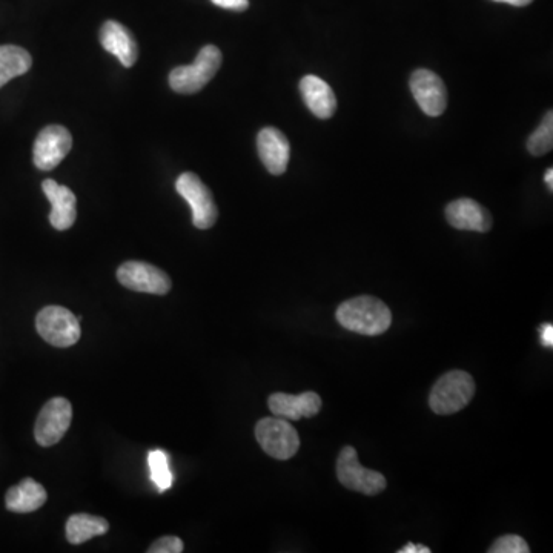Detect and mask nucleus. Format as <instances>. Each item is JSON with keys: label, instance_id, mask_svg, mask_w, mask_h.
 Listing matches in <instances>:
<instances>
[{"label": "nucleus", "instance_id": "20e7f679", "mask_svg": "<svg viewBox=\"0 0 553 553\" xmlns=\"http://www.w3.org/2000/svg\"><path fill=\"white\" fill-rule=\"evenodd\" d=\"M255 438L263 451L275 460H289L300 448L299 432L285 418H263L255 426Z\"/></svg>", "mask_w": 553, "mask_h": 553}, {"label": "nucleus", "instance_id": "4be33fe9", "mask_svg": "<svg viewBox=\"0 0 553 553\" xmlns=\"http://www.w3.org/2000/svg\"><path fill=\"white\" fill-rule=\"evenodd\" d=\"M150 463L151 478L160 492L168 491L173 486V472L169 467L168 455L163 451H153L148 455Z\"/></svg>", "mask_w": 553, "mask_h": 553}, {"label": "nucleus", "instance_id": "6e6552de", "mask_svg": "<svg viewBox=\"0 0 553 553\" xmlns=\"http://www.w3.org/2000/svg\"><path fill=\"white\" fill-rule=\"evenodd\" d=\"M73 420V406L67 398H51L37 417L34 437L42 448H51L62 440Z\"/></svg>", "mask_w": 553, "mask_h": 553}, {"label": "nucleus", "instance_id": "bb28decb", "mask_svg": "<svg viewBox=\"0 0 553 553\" xmlns=\"http://www.w3.org/2000/svg\"><path fill=\"white\" fill-rule=\"evenodd\" d=\"M429 553L431 549L426 546H415V544L409 543L404 549L398 550V553Z\"/></svg>", "mask_w": 553, "mask_h": 553}, {"label": "nucleus", "instance_id": "f03ea898", "mask_svg": "<svg viewBox=\"0 0 553 553\" xmlns=\"http://www.w3.org/2000/svg\"><path fill=\"white\" fill-rule=\"evenodd\" d=\"M222 65V53L214 45H206L196 60L186 67H177L169 74V85L176 93L196 94L211 82Z\"/></svg>", "mask_w": 553, "mask_h": 553}, {"label": "nucleus", "instance_id": "dca6fc26", "mask_svg": "<svg viewBox=\"0 0 553 553\" xmlns=\"http://www.w3.org/2000/svg\"><path fill=\"white\" fill-rule=\"evenodd\" d=\"M446 219L461 231L487 232L492 228V217L484 206L472 199H458L446 208Z\"/></svg>", "mask_w": 553, "mask_h": 553}, {"label": "nucleus", "instance_id": "393cba45", "mask_svg": "<svg viewBox=\"0 0 553 553\" xmlns=\"http://www.w3.org/2000/svg\"><path fill=\"white\" fill-rule=\"evenodd\" d=\"M211 2L217 7L237 11V13H242V11L248 10L249 7V0H211Z\"/></svg>", "mask_w": 553, "mask_h": 553}, {"label": "nucleus", "instance_id": "4468645a", "mask_svg": "<svg viewBox=\"0 0 553 553\" xmlns=\"http://www.w3.org/2000/svg\"><path fill=\"white\" fill-rule=\"evenodd\" d=\"M100 44L108 53L114 54L123 67L131 68L139 59V47L128 28L116 20H108L100 30Z\"/></svg>", "mask_w": 553, "mask_h": 553}, {"label": "nucleus", "instance_id": "7ed1b4c3", "mask_svg": "<svg viewBox=\"0 0 553 553\" xmlns=\"http://www.w3.org/2000/svg\"><path fill=\"white\" fill-rule=\"evenodd\" d=\"M475 395V381L464 371L444 374L432 388L429 404L438 415H451L466 408Z\"/></svg>", "mask_w": 553, "mask_h": 553}, {"label": "nucleus", "instance_id": "f8f14e48", "mask_svg": "<svg viewBox=\"0 0 553 553\" xmlns=\"http://www.w3.org/2000/svg\"><path fill=\"white\" fill-rule=\"evenodd\" d=\"M268 404L275 417L297 421L315 417L322 409L323 401L315 392H303L300 395L277 392L269 397Z\"/></svg>", "mask_w": 553, "mask_h": 553}, {"label": "nucleus", "instance_id": "f3484780", "mask_svg": "<svg viewBox=\"0 0 553 553\" xmlns=\"http://www.w3.org/2000/svg\"><path fill=\"white\" fill-rule=\"evenodd\" d=\"M300 93L305 99L306 106L318 119H331L334 116L337 110V99L325 80L312 74L303 77L300 82Z\"/></svg>", "mask_w": 553, "mask_h": 553}, {"label": "nucleus", "instance_id": "39448f33", "mask_svg": "<svg viewBox=\"0 0 553 553\" xmlns=\"http://www.w3.org/2000/svg\"><path fill=\"white\" fill-rule=\"evenodd\" d=\"M36 328L45 342L56 348H71L80 340V322L62 306H47L37 314Z\"/></svg>", "mask_w": 553, "mask_h": 553}, {"label": "nucleus", "instance_id": "a878e982", "mask_svg": "<svg viewBox=\"0 0 553 553\" xmlns=\"http://www.w3.org/2000/svg\"><path fill=\"white\" fill-rule=\"evenodd\" d=\"M541 342L546 348H552L553 346V328L552 325H543L541 328Z\"/></svg>", "mask_w": 553, "mask_h": 553}, {"label": "nucleus", "instance_id": "1a4fd4ad", "mask_svg": "<svg viewBox=\"0 0 553 553\" xmlns=\"http://www.w3.org/2000/svg\"><path fill=\"white\" fill-rule=\"evenodd\" d=\"M117 280L125 288L146 294L165 295L171 289L168 274L145 262H126L117 269Z\"/></svg>", "mask_w": 553, "mask_h": 553}, {"label": "nucleus", "instance_id": "a211bd4d", "mask_svg": "<svg viewBox=\"0 0 553 553\" xmlns=\"http://www.w3.org/2000/svg\"><path fill=\"white\" fill-rule=\"evenodd\" d=\"M47 498V491L42 484L37 483L33 478H25L7 492L5 506L10 512H16V514H30L44 506Z\"/></svg>", "mask_w": 553, "mask_h": 553}, {"label": "nucleus", "instance_id": "f257e3e1", "mask_svg": "<svg viewBox=\"0 0 553 553\" xmlns=\"http://www.w3.org/2000/svg\"><path fill=\"white\" fill-rule=\"evenodd\" d=\"M335 317L343 328L368 337L385 334L392 323L391 309L371 295H361L342 303Z\"/></svg>", "mask_w": 553, "mask_h": 553}, {"label": "nucleus", "instance_id": "423d86ee", "mask_svg": "<svg viewBox=\"0 0 553 553\" xmlns=\"http://www.w3.org/2000/svg\"><path fill=\"white\" fill-rule=\"evenodd\" d=\"M337 478L349 491L360 492L369 497L381 494L388 486L383 474L361 466L357 451L352 446H346L338 455Z\"/></svg>", "mask_w": 553, "mask_h": 553}, {"label": "nucleus", "instance_id": "b1692460", "mask_svg": "<svg viewBox=\"0 0 553 553\" xmlns=\"http://www.w3.org/2000/svg\"><path fill=\"white\" fill-rule=\"evenodd\" d=\"M183 541L179 537L159 538L156 543L151 544L150 553H180L183 552Z\"/></svg>", "mask_w": 553, "mask_h": 553}, {"label": "nucleus", "instance_id": "aec40b11", "mask_svg": "<svg viewBox=\"0 0 553 553\" xmlns=\"http://www.w3.org/2000/svg\"><path fill=\"white\" fill-rule=\"evenodd\" d=\"M110 530V523L102 517L77 514L70 517L67 523V538L71 544H82L91 538L105 535Z\"/></svg>", "mask_w": 553, "mask_h": 553}, {"label": "nucleus", "instance_id": "ddd939ff", "mask_svg": "<svg viewBox=\"0 0 553 553\" xmlns=\"http://www.w3.org/2000/svg\"><path fill=\"white\" fill-rule=\"evenodd\" d=\"M257 148L263 165L269 173L280 176L288 168L289 157H291V145L282 131L277 128H263L257 137Z\"/></svg>", "mask_w": 553, "mask_h": 553}, {"label": "nucleus", "instance_id": "9b49d317", "mask_svg": "<svg viewBox=\"0 0 553 553\" xmlns=\"http://www.w3.org/2000/svg\"><path fill=\"white\" fill-rule=\"evenodd\" d=\"M411 91L421 111L438 117L448 106V91L440 76L429 70H417L411 77Z\"/></svg>", "mask_w": 553, "mask_h": 553}, {"label": "nucleus", "instance_id": "cd10ccee", "mask_svg": "<svg viewBox=\"0 0 553 553\" xmlns=\"http://www.w3.org/2000/svg\"><path fill=\"white\" fill-rule=\"evenodd\" d=\"M494 2H503V4L514 5V7H526L532 4V0H494Z\"/></svg>", "mask_w": 553, "mask_h": 553}, {"label": "nucleus", "instance_id": "5701e85b", "mask_svg": "<svg viewBox=\"0 0 553 553\" xmlns=\"http://www.w3.org/2000/svg\"><path fill=\"white\" fill-rule=\"evenodd\" d=\"M529 544L518 535H504L492 544L489 553H529Z\"/></svg>", "mask_w": 553, "mask_h": 553}, {"label": "nucleus", "instance_id": "2eb2a0df", "mask_svg": "<svg viewBox=\"0 0 553 553\" xmlns=\"http://www.w3.org/2000/svg\"><path fill=\"white\" fill-rule=\"evenodd\" d=\"M42 189L51 203V225L57 231H67L77 219L76 196L70 188L59 185L53 179L45 180Z\"/></svg>", "mask_w": 553, "mask_h": 553}, {"label": "nucleus", "instance_id": "412c9836", "mask_svg": "<svg viewBox=\"0 0 553 553\" xmlns=\"http://www.w3.org/2000/svg\"><path fill=\"white\" fill-rule=\"evenodd\" d=\"M553 146V113L544 116L543 122L527 140V150L532 156L541 157L552 151Z\"/></svg>", "mask_w": 553, "mask_h": 553}, {"label": "nucleus", "instance_id": "0eeeda50", "mask_svg": "<svg viewBox=\"0 0 553 553\" xmlns=\"http://www.w3.org/2000/svg\"><path fill=\"white\" fill-rule=\"evenodd\" d=\"M176 189L193 209V223L196 228L209 229L216 225L219 209L208 186L199 176L194 173H183L177 179Z\"/></svg>", "mask_w": 553, "mask_h": 553}, {"label": "nucleus", "instance_id": "9d476101", "mask_svg": "<svg viewBox=\"0 0 553 553\" xmlns=\"http://www.w3.org/2000/svg\"><path fill=\"white\" fill-rule=\"evenodd\" d=\"M71 146L73 137L65 126H47L40 131L34 143V165L42 171H51L68 156Z\"/></svg>", "mask_w": 553, "mask_h": 553}, {"label": "nucleus", "instance_id": "c85d7f7f", "mask_svg": "<svg viewBox=\"0 0 553 553\" xmlns=\"http://www.w3.org/2000/svg\"><path fill=\"white\" fill-rule=\"evenodd\" d=\"M544 180H546L547 185H549L550 191L553 189V169L549 168L546 171V176H544Z\"/></svg>", "mask_w": 553, "mask_h": 553}, {"label": "nucleus", "instance_id": "6ab92c4d", "mask_svg": "<svg viewBox=\"0 0 553 553\" xmlns=\"http://www.w3.org/2000/svg\"><path fill=\"white\" fill-rule=\"evenodd\" d=\"M33 65L30 53L16 45H2L0 47V88L5 87L14 77L30 71Z\"/></svg>", "mask_w": 553, "mask_h": 553}]
</instances>
